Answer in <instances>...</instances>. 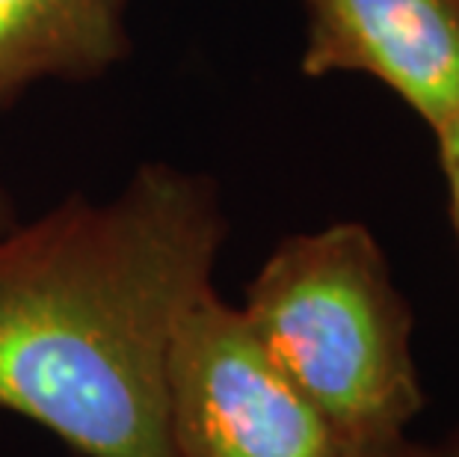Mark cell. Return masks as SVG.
<instances>
[{
    "label": "cell",
    "instance_id": "8",
    "mask_svg": "<svg viewBox=\"0 0 459 457\" xmlns=\"http://www.w3.org/2000/svg\"><path fill=\"white\" fill-rule=\"evenodd\" d=\"M15 223H22V220H18L15 199H13V193L6 190V184L0 181V235H4V232L13 229Z\"/></svg>",
    "mask_w": 459,
    "mask_h": 457
},
{
    "label": "cell",
    "instance_id": "9",
    "mask_svg": "<svg viewBox=\"0 0 459 457\" xmlns=\"http://www.w3.org/2000/svg\"><path fill=\"white\" fill-rule=\"evenodd\" d=\"M433 449V457H459V427L445 436L438 445H429Z\"/></svg>",
    "mask_w": 459,
    "mask_h": 457
},
{
    "label": "cell",
    "instance_id": "5",
    "mask_svg": "<svg viewBox=\"0 0 459 457\" xmlns=\"http://www.w3.org/2000/svg\"><path fill=\"white\" fill-rule=\"evenodd\" d=\"M131 0H0V116L42 81L92 83L131 60Z\"/></svg>",
    "mask_w": 459,
    "mask_h": 457
},
{
    "label": "cell",
    "instance_id": "3",
    "mask_svg": "<svg viewBox=\"0 0 459 457\" xmlns=\"http://www.w3.org/2000/svg\"><path fill=\"white\" fill-rule=\"evenodd\" d=\"M166 419L175 457H353L359 449L288 381L217 288L193 300L175 330Z\"/></svg>",
    "mask_w": 459,
    "mask_h": 457
},
{
    "label": "cell",
    "instance_id": "7",
    "mask_svg": "<svg viewBox=\"0 0 459 457\" xmlns=\"http://www.w3.org/2000/svg\"><path fill=\"white\" fill-rule=\"evenodd\" d=\"M353 457H433V449L409 440V436H397V440L359 445V449L353 452Z\"/></svg>",
    "mask_w": 459,
    "mask_h": 457
},
{
    "label": "cell",
    "instance_id": "1",
    "mask_svg": "<svg viewBox=\"0 0 459 457\" xmlns=\"http://www.w3.org/2000/svg\"><path fill=\"white\" fill-rule=\"evenodd\" d=\"M226 238L220 184L169 161L107 202L72 193L15 223L0 235V410L83 457H175L172 338Z\"/></svg>",
    "mask_w": 459,
    "mask_h": 457
},
{
    "label": "cell",
    "instance_id": "2",
    "mask_svg": "<svg viewBox=\"0 0 459 457\" xmlns=\"http://www.w3.org/2000/svg\"><path fill=\"white\" fill-rule=\"evenodd\" d=\"M261 347L353 445L406 436L427 398L412 306L365 223L281 238L243 291Z\"/></svg>",
    "mask_w": 459,
    "mask_h": 457
},
{
    "label": "cell",
    "instance_id": "6",
    "mask_svg": "<svg viewBox=\"0 0 459 457\" xmlns=\"http://www.w3.org/2000/svg\"><path fill=\"white\" fill-rule=\"evenodd\" d=\"M433 137L438 149V163H442V172H445L447 199H451V220L459 238V113L447 125H442Z\"/></svg>",
    "mask_w": 459,
    "mask_h": 457
},
{
    "label": "cell",
    "instance_id": "4",
    "mask_svg": "<svg viewBox=\"0 0 459 457\" xmlns=\"http://www.w3.org/2000/svg\"><path fill=\"white\" fill-rule=\"evenodd\" d=\"M306 77L365 75L429 131L459 113V0H299Z\"/></svg>",
    "mask_w": 459,
    "mask_h": 457
}]
</instances>
